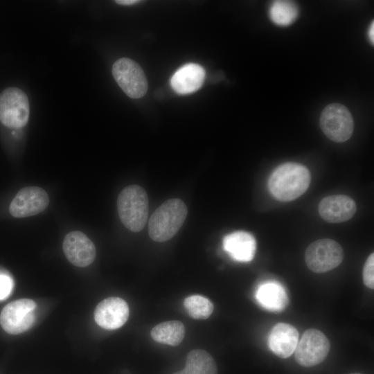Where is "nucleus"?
Returning a JSON list of instances; mask_svg holds the SVG:
<instances>
[{
    "instance_id": "obj_18",
    "label": "nucleus",
    "mask_w": 374,
    "mask_h": 374,
    "mask_svg": "<svg viewBox=\"0 0 374 374\" xmlns=\"http://www.w3.org/2000/svg\"><path fill=\"white\" fill-rule=\"evenodd\" d=\"M150 335L157 342L176 346L184 339L185 326L179 321H168L155 326Z\"/></svg>"
},
{
    "instance_id": "obj_9",
    "label": "nucleus",
    "mask_w": 374,
    "mask_h": 374,
    "mask_svg": "<svg viewBox=\"0 0 374 374\" xmlns=\"http://www.w3.org/2000/svg\"><path fill=\"white\" fill-rule=\"evenodd\" d=\"M37 305L31 299H22L6 305L0 315L3 329L11 335L28 330L35 321Z\"/></svg>"
},
{
    "instance_id": "obj_21",
    "label": "nucleus",
    "mask_w": 374,
    "mask_h": 374,
    "mask_svg": "<svg viewBox=\"0 0 374 374\" xmlns=\"http://www.w3.org/2000/svg\"><path fill=\"white\" fill-rule=\"evenodd\" d=\"M188 315L195 319H206L213 312V305L207 298L201 295H192L184 301Z\"/></svg>"
},
{
    "instance_id": "obj_6",
    "label": "nucleus",
    "mask_w": 374,
    "mask_h": 374,
    "mask_svg": "<svg viewBox=\"0 0 374 374\" xmlns=\"http://www.w3.org/2000/svg\"><path fill=\"white\" fill-rule=\"evenodd\" d=\"M320 127L324 134L335 142L348 140L354 130V121L349 110L339 103L328 105L320 117Z\"/></svg>"
},
{
    "instance_id": "obj_3",
    "label": "nucleus",
    "mask_w": 374,
    "mask_h": 374,
    "mask_svg": "<svg viewBox=\"0 0 374 374\" xmlns=\"http://www.w3.org/2000/svg\"><path fill=\"white\" fill-rule=\"evenodd\" d=\"M148 197L144 188L130 185L123 188L117 199L121 221L130 231H141L148 221Z\"/></svg>"
},
{
    "instance_id": "obj_22",
    "label": "nucleus",
    "mask_w": 374,
    "mask_h": 374,
    "mask_svg": "<svg viewBox=\"0 0 374 374\" xmlns=\"http://www.w3.org/2000/svg\"><path fill=\"white\" fill-rule=\"evenodd\" d=\"M13 287L14 280L12 276L7 271L0 269V301L8 297Z\"/></svg>"
},
{
    "instance_id": "obj_1",
    "label": "nucleus",
    "mask_w": 374,
    "mask_h": 374,
    "mask_svg": "<svg viewBox=\"0 0 374 374\" xmlns=\"http://www.w3.org/2000/svg\"><path fill=\"white\" fill-rule=\"evenodd\" d=\"M310 179V173L305 166L296 163H286L271 173L268 186L275 198L281 202H290L307 190Z\"/></svg>"
},
{
    "instance_id": "obj_14",
    "label": "nucleus",
    "mask_w": 374,
    "mask_h": 374,
    "mask_svg": "<svg viewBox=\"0 0 374 374\" xmlns=\"http://www.w3.org/2000/svg\"><path fill=\"white\" fill-rule=\"evenodd\" d=\"M299 341V332L295 327L286 323H278L271 330L268 337L270 350L280 358L291 356Z\"/></svg>"
},
{
    "instance_id": "obj_27",
    "label": "nucleus",
    "mask_w": 374,
    "mask_h": 374,
    "mask_svg": "<svg viewBox=\"0 0 374 374\" xmlns=\"http://www.w3.org/2000/svg\"><path fill=\"white\" fill-rule=\"evenodd\" d=\"M351 374H362V373H351Z\"/></svg>"
},
{
    "instance_id": "obj_7",
    "label": "nucleus",
    "mask_w": 374,
    "mask_h": 374,
    "mask_svg": "<svg viewBox=\"0 0 374 374\" xmlns=\"http://www.w3.org/2000/svg\"><path fill=\"white\" fill-rule=\"evenodd\" d=\"M113 76L122 90L132 98H139L148 91V80L142 68L134 60L123 57L112 66Z\"/></svg>"
},
{
    "instance_id": "obj_17",
    "label": "nucleus",
    "mask_w": 374,
    "mask_h": 374,
    "mask_svg": "<svg viewBox=\"0 0 374 374\" xmlns=\"http://www.w3.org/2000/svg\"><path fill=\"white\" fill-rule=\"evenodd\" d=\"M255 297L262 308L271 312H280L288 304L285 288L274 281H267L260 285L256 291Z\"/></svg>"
},
{
    "instance_id": "obj_26",
    "label": "nucleus",
    "mask_w": 374,
    "mask_h": 374,
    "mask_svg": "<svg viewBox=\"0 0 374 374\" xmlns=\"http://www.w3.org/2000/svg\"><path fill=\"white\" fill-rule=\"evenodd\" d=\"M172 374H186V373H184V371L183 370H181V371L175 372V373H174Z\"/></svg>"
},
{
    "instance_id": "obj_23",
    "label": "nucleus",
    "mask_w": 374,
    "mask_h": 374,
    "mask_svg": "<svg viewBox=\"0 0 374 374\" xmlns=\"http://www.w3.org/2000/svg\"><path fill=\"white\" fill-rule=\"evenodd\" d=\"M364 284L370 289L374 288V254L371 253L364 265L363 271Z\"/></svg>"
},
{
    "instance_id": "obj_10",
    "label": "nucleus",
    "mask_w": 374,
    "mask_h": 374,
    "mask_svg": "<svg viewBox=\"0 0 374 374\" xmlns=\"http://www.w3.org/2000/svg\"><path fill=\"white\" fill-rule=\"evenodd\" d=\"M48 203V195L44 189L28 186L17 193L10 204L9 212L18 218L33 216L44 211Z\"/></svg>"
},
{
    "instance_id": "obj_2",
    "label": "nucleus",
    "mask_w": 374,
    "mask_h": 374,
    "mask_svg": "<svg viewBox=\"0 0 374 374\" xmlns=\"http://www.w3.org/2000/svg\"><path fill=\"white\" fill-rule=\"evenodd\" d=\"M187 213L186 204L179 199L164 202L149 220L148 233L151 239L161 242L172 238L181 227Z\"/></svg>"
},
{
    "instance_id": "obj_16",
    "label": "nucleus",
    "mask_w": 374,
    "mask_h": 374,
    "mask_svg": "<svg viewBox=\"0 0 374 374\" xmlns=\"http://www.w3.org/2000/svg\"><path fill=\"white\" fill-rule=\"evenodd\" d=\"M205 78L204 69L195 63L180 67L170 78L173 90L179 94H188L197 91Z\"/></svg>"
},
{
    "instance_id": "obj_25",
    "label": "nucleus",
    "mask_w": 374,
    "mask_h": 374,
    "mask_svg": "<svg viewBox=\"0 0 374 374\" xmlns=\"http://www.w3.org/2000/svg\"><path fill=\"white\" fill-rule=\"evenodd\" d=\"M373 33H374V24H373V21L372 24H371V26H370L369 30H368V37H369L370 41L372 43V44H373V42H374Z\"/></svg>"
},
{
    "instance_id": "obj_8",
    "label": "nucleus",
    "mask_w": 374,
    "mask_h": 374,
    "mask_svg": "<svg viewBox=\"0 0 374 374\" xmlns=\"http://www.w3.org/2000/svg\"><path fill=\"white\" fill-rule=\"evenodd\" d=\"M330 344L320 330L310 328L304 332L294 350L297 363L304 367H312L321 363L328 356Z\"/></svg>"
},
{
    "instance_id": "obj_19",
    "label": "nucleus",
    "mask_w": 374,
    "mask_h": 374,
    "mask_svg": "<svg viewBox=\"0 0 374 374\" xmlns=\"http://www.w3.org/2000/svg\"><path fill=\"white\" fill-rule=\"evenodd\" d=\"M183 371L186 374H217L214 359L202 349L193 350L188 354Z\"/></svg>"
},
{
    "instance_id": "obj_12",
    "label": "nucleus",
    "mask_w": 374,
    "mask_h": 374,
    "mask_svg": "<svg viewBox=\"0 0 374 374\" xmlns=\"http://www.w3.org/2000/svg\"><path fill=\"white\" fill-rule=\"evenodd\" d=\"M128 317V305L118 297H109L103 300L94 311L96 323L107 330L121 328L126 323Z\"/></svg>"
},
{
    "instance_id": "obj_15",
    "label": "nucleus",
    "mask_w": 374,
    "mask_h": 374,
    "mask_svg": "<svg viewBox=\"0 0 374 374\" xmlns=\"http://www.w3.org/2000/svg\"><path fill=\"white\" fill-rule=\"evenodd\" d=\"M222 246L232 259L241 262L252 260L256 250L254 237L245 231H235L226 235L223 239Z\"/></svg>"
},
{
    "instance_id": "obj_4",
    "label": "nucleus",
    "mask_w": 374,
    "mask_h": 374,
    "mask_svg": "<svg viewBox=\"0 0 374 374\" xmlns=\"http://www.w3.org/2000/svg\"><path fill=\"white\" fill-rule=\"evenodd\" d=\"M30 114L26 94L17 87H8L0 93V121L10 128L24 127Z\"/></svg>"
},
{
    "instance_id": "obj_13",
    "label": "nucleus",
    "mask_w": 374,
    "mask_h": 374,
    "mask_svg": "<svg viewBox=\"0 0 374 374\" xmlns=\"http://www.w3.org/2000/svg\"><path fill=\"white\" fill-rule=\"evenodd\" d=\"M357 206L348 196L334 195L324 197L319 204L321 217L330 223L346 222L353 217Z\"/></svg>"
},
{
    "instance_id": "obj_5",
    "label": "nucleus",
    "mask_w": 374,
    "mask_h": 374,
    "mask_svg": "<svg viewBox=\"0 0 374 374\" xmlns=\"http://www.w3.org/2000/svg\"><path fill=\"white\" fill-rule=\"evenodd\" d=\"M344 259L341 246L335 240L323 238L311 243L305 250V261L315 273H324L338 267Z\"/></svg>"
},
{
    "instance_id": "obj_20",
    "label": "nucleus",
    "mask_w": 374,
    "mask_h": 374,
    "mask_svg": "<svg viewBox=\"0 0 374 374\" xmlns=\"http://www.w3.org/2000/svg\"><path fill=\"white\" fill-rule=\"evenodd\" d=\"M298 15V7L292 1H276L269 8L271 20L278 26L290 25L296 20Z\"/></svg>"
},
{
    "instance_id": "obj_11",
    "label": "nucleus",
    "mask_w": 374,
    "mask_h": 374,
    "mask_svg": "<svg viewBox=\"0 0 374 374\" xmlns=\"http://www.w3.org/2000/svg\"><path fill=\"white\" fill-rule=\"evenodd\" d=\"M64 253L73 265L84 267L91 265L96 254L93 242L82 232H69L63 241Z\"/></svg>"
},
{
    "instance_id": "obj_24",
    "label": "nucleus",
    "mask_w": 374,
    "mask_h": 374,
    "mask_svg": "<svg viewBox=\"0 0 374 374\" xmlns=\"http://www.w3.org/2000/svg\"><path fill=\"white\" fill-rule=\"evenodd\" d=\"M115 2L116 3H118V4H120V5L132 6V5L138 3L139 2H140V1H137V0H117V1H115Z\"/></svg>"
}]
</instances>
